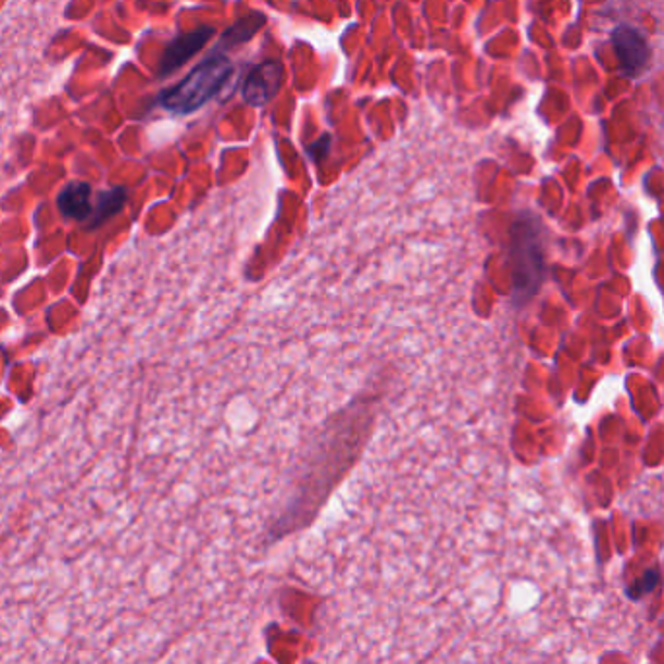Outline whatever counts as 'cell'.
Wrapping results in <instances>:
<instances>
[{"instance_id": "obj_4", "label": "cell", "mask_w": 664, "mask_h": 664, "mask_svg": "<svg viewBox=\"0 0 664 664\" xmlns=\"http://www.w3.org/2000/svg\"><path fill=\"white\" fill-rule=\"evenodd\" d=\"M612 41L618 53L622 68L631 76L641 73V68L646 66L647 59H649V47H647L646 39L639 36V32L628 26H619L614 29Z\"/></svg>"}, {"instance_id": "obj_5", "label": "cell", "mask_w": 664, "mask_h": 664, "mask_svg": "<svg viewBox=\"0 0 664 664\" xmlns=\"http://www.w3.org/2000/svg\"><path fill=\"white\" fill-rule=\"evenodd\" d=\"M91 187L88 183H71L64 187V191L59 197V209L66 218L88 220L93 214L91 206Z\"/></svg>"}, {"instance_id": "obj_2", "label": "cell", "mask_w": 664, "mask_h": 664, "mask_svg": "<svg viewBox=\"0 0 664 664\" xmlns=\"http://www.w3.org/2000/svg\"><path fill=\"white\" fill-rule=\"evenodd\" d=\"M284 83V66L280 61H264L256 64L243 83V98L249 105L263 108L280 90Z\"/></svg>"}, {"instance_id": "obj_6", "label": "cell", "mask_w": 664, "mask_h": 664, "mask_svg": "<svg viewBox=\"0 0 664 664\" xmlns=\"http://www.w3.org/2000/svg\"><path fill=\"white\" fill-rule=\"evenodd\" d=\"M263 24V14H249L246 18L239 20L237 24H234V26L222 36L218 49L224 51V49H231V47L239 46V43H246L251 37L255 36Z\"/></svg>"}, {"instance_id": "obj_1", "label": "cell", "mask_w": 664, "mask_h": 664, "mask_svg": "<svg viewBox=\"0 0 664 664\" xmlns=\"http://www.w3.org/2000/svg\"><path fill=\"white\" fill-rule=\"evenodd\" d=\"M231 73H234V64L228 57L214 53L199 66H195L185 80L165 90L160 103L164 110L177 115H187L201 110L206 101L212 100L224 88Z\"/></svg>"}, {"instance_id": "obj_3", "label": "cell", "mask_w": 664, "mask_h": 664, "mask_svg": "<svg viewBox=\"0 0 664 664\" xmlns=\"http://www.w3.org/2000/svg\"><path fill=\"white\" fill-rule=\"evenodd\" d=\"M212 36H214V28L202 26V28L192 29L189 34H183L174 39L170 46L165 47L162 63H160V76H170L177 68H181L183 64L202 51V47L209 43Z\"/></svg>"}, {"instance_id": "obj_7", "label": "cell", "mask_w": 664, "mask_h": 664, "mask_svg": "<svg viewBox=\"0 0 664 664\" xmlns=\"http://www.w3.org/2000/svg\"><path fill=\"white\" fill-rule=\"evenodd\" d=\"M127 201V195L123 189H115V191L110 192H101L100 201H98V206L93 209V222L96 224H101L103 220L111 218L115 212L123 209V204Z\"/></svg>"}]
</instances>
